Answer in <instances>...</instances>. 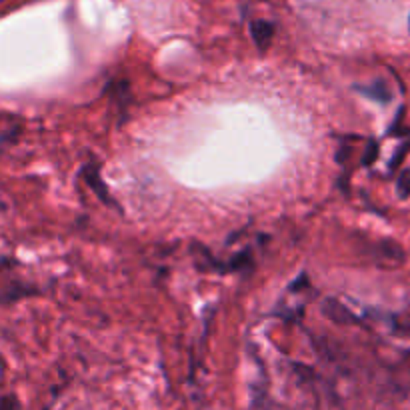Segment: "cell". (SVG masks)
Instances as JSON below:
<instances>
[{
	"label": "cell",
	"instance_id": "1",
	"mask_svg": "<svg viewBox=\"0 0 410 410\" xmlns=\"http://www.w3.org/2000/svg\"><path fill=\"white\" fill-rule=\"evenodd\" d=\"M250 34H252L254 44L260 50H267L272 42V37H274V24L268 21H254L250 24Z\"/></svg>",
	"mask_w": 410,
	"mask_h": 410
},
{
	"label": "cell",
	"instance_id": "2",
	"mask_svg": "<svg viewBox=\"0 0 410 410\" xmlns=\"http://www.w3.org/2000/svg\"><path fill=\"white\" fill-rule=\"evenodd\" d=\"M325 312H327L332 320H336V322H342V325L352 322V314L338 300H327L325 303Z\"/></svg>",
	"mask_w": 410,
	"mask_h": 410
},
{
	"label": "cell",
	"instance_id": "3",
	"mask_svg": "<svg viewBox=\"0 0 410 410\" xmlns=\"http://www.w3.org/2000/svg\"><path fill=\"white\" fill-rule=\"evenodd\" d=\"M396 190H398V196H400V198H409L410 196V168L409 170H404V172L398 176Z\"/></svg>",
	"mask_w": 410,
	"mask_h": 410
},
{
	"label": "cell",
	"instance_id": "4",
	"mask_svg": "<svg viewBox=\"0 0 410 410\" xmlns=\"http://www.w3.org/2000/svg\"><path fill=\"white\" fill-rule=\"evenodd\" d=\"M376 150H378V146H376V144L372 143L369 146V152H367V156H365V163L367 164H370L372 163V161H374V156H376Z\"/></svg>",
	"mask_w": 410,
	"mask_h": 410
}]
</instances>
